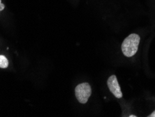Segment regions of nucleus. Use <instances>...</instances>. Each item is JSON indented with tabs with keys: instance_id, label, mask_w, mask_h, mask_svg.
<instances>
[{
	"instance_id": "obj_5",
	"label": "nucleus",
	"mask_w": 155,
	"mask_h": 117,
	"mask_svg": "<svg viewBox=\"0 0 155 117\" xmlns=\"http://www.w3.org/2000/svg\"><path fill=\"white\" fill-rule=\"evenodd\" d=\"M4 8H5V6H4V4H2V0H0V12H1L2 11H3Z\"/></svg>"
},
{
	"instance_id": "obj_4",
	"label": "nucleus",
	"mask_w": 155,
	"mask_h": 117,
	"mask_svg": "<svg viewBox=\"0 0 155 117\" xmlns=\"http://www.w3.org/2000/svg\"><path fill=\"white\" fill-rule=\"evenodd\" d=\"M8 66V60L4 56H0V68L6 69Z\"/></svg>"
},
{
	"instance_id": "obj_1",
	"label": "nucleus",
	"mask_w": 155,
	"mask_h": 117,
	"mask_svg": "<svg viewBox=\"0 0 155 117\" xmlns=\"http://www.w3.org/2000/svg\"><path fill=\"white\" fill-rule=\"evenodd\" d=\"M140 38L137 34H131L124 40L122 44V51L126 57L134 56L138 51Z\"/></svg>"
},
{
	"instance_id": "obj_3",
	"label": "nucleus",
	"mask_w": 155,
	"mask_h": 117,
	"mask_svg": "<svg viewBox=\"0 0 155 117\" xmlns=\"http://www.w3.org/2000/svg\"><path fill=\"white\" fill-rule=\"evenodd\" d=\"M107 85H108L109 90L116 98L120 99L122 98V92L121 91L120 84L118 83L117 77L115 75H112L108 78V81H107Z\"/></svg>"
},
{
	"instance_id": "obj_7",
	"label": "nucleus",
	"mask_w": 155,
	"mask_h": 117,
	"mask_svg": "<svg viewBox=\"0 0 155 117\" xmlns=\"http://www.w3.org/2000/svg\"><path fill=\"white\" fill-rule=\"evenodd\" d=\"M131 116V117H133V116H134V117H136V116H134V115H131V116Z\"/></svg>"
},
{
	"instance_id": "obj_6",
	"label": "nucleus",
	"mask_w": 155,
	"mask_h": 117,
	"mask_svg": "<svg viewBox=\"0 0 155 117\" xmlns=\"http://www.w3.org/2000/svg\"><path fill=\"white\" fill-rule=\"evenodd\" d=\"M148 116H149V117H155V111L152 112V113Z\"/></svg>"
},
{
	"instance_id": "obj_2",
	"label": "nucleus",
	"mask_w": 155,
	"mask_h": 117,
	"mask_svg": "<svg viewBox=\"0 0 155 117\" xmlns=\"http://www.w3.org/2000/svg\"><path fill=\"white\" fill-rule=\"evenodd\" d=\"M92 94V88L88 83H83L78 85L75 88V95L78 101L81 104L87 102Z\"/></svg>"
}]
</instances>
